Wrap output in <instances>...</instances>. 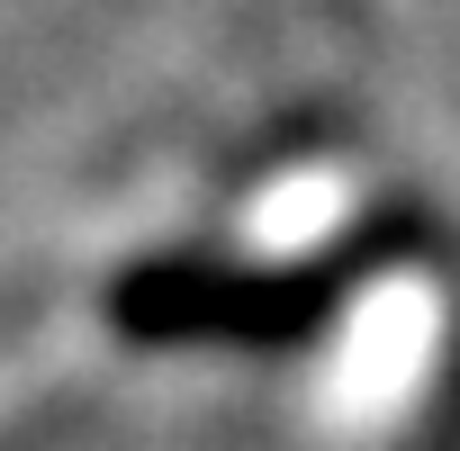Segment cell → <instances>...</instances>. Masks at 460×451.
<instances>
[{"label":"cell","instance_id":"1","mask_svg":"<svg viewBox=\"0 0 460 451\" xmlns=\"http://www.w3.org/2000/svg\"><path fill=\"white\" fill-rule=\"evenodd\" d=\"M424 253V217L388 208L370 226H352L343 244L307 253V262H226V253H154L136 271L109 280V325L127 343L181 352V343H217V352H289L307 334H325L343 316V298Z\"/></svg>","mask_w":460,"mask_h":451}]
</instances>
